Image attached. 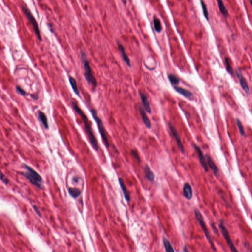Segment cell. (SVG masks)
<instances>
[{
	"label": "cell",
	"instance_id": "cell-34",
	"mask_svg": "<svg viewBox=\"0 0 252 252\" xmlns=\"http://www.w3.org/2000/svg\"><path fill=\"white\" fill-rule=\"evenodd\" d=\"M122 1L124 4H127V0H122Z\"/></svg>",
	"mask_w": 252,
	"mask_h": 252
},
{
	"label": "cell",
	"instance_id": "cell-7",
	"mask_svg": "<svg viewBox=\"0 0 252 252\" xmlns=\"http://www.w3.org/2000/svg\"><path fill=\"white\" fill-rule=\"evenodd\" d=\"M219 228H220L222 234L225 241L228 244L231 251V252H238V250L236 249V247L234 245V243L232 242L231 238L230 237L228 231L227 230V228L225 225L224 222L222 220L220 221V223L219 224Z\"/></svg>",
	"mask_w": 252,
	"mask_h": 252
},
{
	"label": "cell",
	"instance_id": "cell-10",
	"mask_svg": "<svg viewBox=\"0 0 252 252\" xmlns=\"http://www.w3.org/2000/svg\"><path fill=\"white\" fill-rule=\"evenodd\" d=\"M236 74L238 78L239 81L241 85V87L243 89V90L245 92V93H246L248 95L250 94V89L249 86H248V83L247 82L246 80L245 79V78H244L243 75H242L241 72L240 71L239 69H237L236 70Z\"/></svg>",
	"mask_w": 252,
	"mask_h": 252
},
{
	"label": "cell",
	"instance_id": "cell-4",
	"mask_svg": "<svg viewBox=\"0 0 252 252\" xmlns=\"http://www.w3.org/2000/svg\"><path fill=\"white\" fill-rule=\"evenodd\" d=\"M91 113L92 117L94 119L95 121H96V123L97 124L98 130H99V132L100 134L101 138L103 141L104 145L106 148H109V140H108L107 135L106 134V130H105L104 126H103V124L101 119L98 117L97 112L96 110L92 109V110H91Z\"/></svg>",
	"mask_w": 252,
	"mask_h": 252
},
{
	"label": "cell",
	"instance_id": "cell-5",
	"mask_svg": "<svg viewBox=\"0 0 252 252\" xmlns=\"http://www.w3.org/2000/svg\"><path fill=\"white\" fill-rule=\"evenodd\" d=\"M194 213H195V216H196V218L197 220V221L199 222L200 227H202V230L204 231V234L205 235L206 237L207 238L209 243L210 244V245L211 246L212 249L214 251H216V249L215 248V247L214 246V243L213 242L212 239L210 235V232L209 231L208 228H207V226L206 225L205 222H204V219L203 218L202 215V213L200 211V210H198L197 209H196L194 210Z\"/></svg>",
	"mask_w": 252,
	"mask_h": 252
},
{
	"label": "cell",
	"instance_id": "cell-32",
	"mask_svg": "<svg viewBox=\"0 0 252 252\" xmlns=\"http://www.w3.org/2000/svg\"><path fill=\"white\" fill-rule=\"evenodd\" d=\"M34 209L35 211V212L37 213V214H38V215L40 216H41V214H40V212L38 210V208L37 207V206H34Z\"/></svg>",
	"mask_w": 252,
	"mask_h": 252
},
{
	"label": "cell",
	"instance_id": "cell-8",
	"mask_svg": "<svg viewBox=\"0 0 252 252\" xmlns=\"http://www.w3.org/2000/svg\"><path fill=\"white\" fill-rule=\"evenodd\" d=\"M168 125H169V128H170V130H171V132L173 136L174 137L179 150L182 153H184V147H183L182 143L180 137L179 136V134L178 133L177 130H176L175 128L171 123H169Z\"/></svg>",
	"mask_w": 252,
	"mask_h": 252
},
{
	"label": "cell",
	"instance_id": "cell-15",
	"mask_svg": "<svg viewBox=\"0 0 252 252\" xmlns=\"http://www.w3.org/2000/svg\"><path fill=\"white\" fill-rule=\"evenodd\" d=\"M139 110L140 113L142 117V120L143 121L144 123L146 126V127L148 129H150L151 128V124L149 119L148 118V116L147 115L146 113L145 112V110L142 108L141 106L139 107Z\"/></svg>",
	"mask_w": 252,
	"mask_h": 252
},
{
	"label": "cell",
	"instance_id": "cell-25",
	"mask_svg": "<svg viewBox=\"0 0 252 252\" xmlns=\"http://www.w3.org/2000/svg\"><path fill=\"white\" fill-rule=\"evenodd\" d=\"M168 79L172 84L173 85L178 84L180 81L179 78L173 74H171L168 75Z\"/></svg>",
	"mask_w": 252,
	"mask_h": 252
},
{
	"label": "cell",
	"instance_id": "cell-17",
	"mask_svg": "<svg viewBox=\"0 0 252 252\" xmlns=\"http://www.w3.org/2000/svg\"><path fill=\"white\" fill-rule=\"evenodd\" d=\"M119 184H120V186L121 187L123 193L124 194V197H125L126 200H127V202H130V194H129V193L128 191L127 190V188H126V187L125 185L123 179H122L121 178H119Z\"/></svg>",
	"mask_w": 252,
	"mask_h": 252
},
{
	"label": "cell",
	"instance_id": "cell-14",
	"mask_svg": "<svg viewBox=\"0 0 252 252\" xmlns=\"http://www.w3.org/2000/svg\"><path fill=\"white\" fill-rule=\"evenodd\" d=\"M140 95L144 109L147 112L150 113L151 112V109L150 106L149 102V101L148 100V98L146 95L144 94V93H142L141 92H140Z\"/></svg>",
	"mask_w": 252,
	"mask_h": 252
},
{
	"label": "cell",
	"instance_id": "cell-19",
	"mask_svg": "<svg viewBox=\"0 0 252 252\" xmlns=\"http://www.w3.org/2000/svg\"><path fill=\"white\" fill-rule=\"evenodd\" d=\"M218 4L219 9L222 14L224 16V17H228V11L225 7L222 0H217Z\"/></svg>",
	"mask_w": 252,
	"mask_h": 252
},
{
	"label": "cell",
	"instance_id": "cell-1",
	"mask_svg": "<svg viewBox=\"0 0 252 252\" xmlns=\"http://www.w3.org/2000/svg\"><path fill=\"white\" fill-rule=\"evenodd\" d=\"M72 105L73 108V109L81 118L83 124H84V126L85 131V132L87 135L89 142L91 144L92 146L94 148V149L95 151H98L99 145H98V143L97 140L96 139V137L93 133L91 126L90 124L89 123V121L87 117V116L86 115V114H85L84 112L80 109V107L78 106V104L75 102L72 101Z\"/></svg>",
	"mask_w": 252,
	"mask_h": 252
},
{
	"label": "cell",
	"instance_id": "cell-11",
	"mask_svg": "<svg viewBox=\"0 0 252 252\" xmlns=\"http://www.w3.org/2000/svg\"><path fill=\"white\" fill-rule=\"evenodd\" d=\"M117 44L123 59L129 67H131V61H130V59L129 58L128 56H127V54L126 53L125 50V47H124V46L120 42H119L118 41H117Z\"/></svg>",
	"mask_w": 252,
	"mask_h": 252
},
{
	"label": "cell",
	"instance_id": "cell-26",
	"mask_svg": "<svg viewBox=\"0 0 252 252\" xmlns=\"http://www.w3.org/2000/svg\"><path fill=\"white\" fill-rule=\"evenodd\" d=\"M200 3H201V5L202 8L203 13L204 16L207 20H209V13L207 10V6L203 0H200Z\"/></svg>",
	"mask_w": 252,
	"mask_h": 252
},
{
	"label": "cell",
	"instance_id": "cell-18",
	"mask_svg": "<svg viewBox=\"0 0 252 252\" xmlns=\"http://www.w3.org/2000/svg\"><path fill=\"white\" fill-rule=\"evenodd\" d=\"M174 88L176 91L178 93L182 95H183L188 99H191L193 97V94L190 91H189L187 90L183 89L182 88L179 87H177V86H175L174 87Z\"/></svg>",
	"mask_w": 252,
	"mask_h": 252
},
{
	"label": "cell",
	"instance_id": "cell-3",
	"mask_svg": "<svg viewBox=\"0 0 252 252\" xmlns=\"http://www.w3.org/2000/svg\"><path fill=\"white\" fill-rule=\"evenodd\" d=\"M25 171L24 175L32 184L37 187L42 189L43 188L42 178L36 171L26 164H23Z\"/></svg>",
	"mask_w": 252,
	"mask_h": 252
},
{
	"label": "cell",
	"instance_id": "cell-21",
	"mask_svg": "<svg viewBox=\"0 0 252 252\" xmlns=\"http://www.w3.org/2000/svg\"><path fill=\"white\" fill-rule=\"evenodd\" d=\"M69 81L72 89L73 92H74V93L76 95L79 96V91L78 90V84H77V82H76L75 79V78H73V77H72V76H69Z\"/></svg>",
	"mask_w": 252,
	"mask_h": 252
},
{
	"label": "cell",
	"instance_id": "cell-13",
	"mask_svg": "<svg viewBox=\"0 0 252 252\" xmlns=\"http://www.w3.org/2000/svg\"><path fill=\"white\" fill-rule=\"evenodd\" d=\"M183 195L186 199L190 200L193 197V190L192 187L189 183H186L183 187Z\"/></svg>",
	"mask_w": 252,
	"mask_h": 252
},
{
	"label": "cell",
	"instance_id": "cell-24",
	"mask_svg": "<svg viewBox=\"0 0 252 252\" xmlns=\"http://www.w3.org/2000/svg\"><path fill=\"white\" fill-rule=\"evenodd\" d=\"M154 26V28L157 32L160 33L162 31V25H161V21L156 17H154L153 20Z\"/></svg>",
	"mask_w": 252,
	"mask_h": 252
},
{
	"label": "cell",
	"instance_id": "cell-9",
	"mask_svg": "<svg viewBox=\"0 0 252 252\" xmlns=\"http://www.w3.org/2000/svg\"><path fill=\"white\" fill-rule=\"evenodd\" d=\"M194 149L196 150V152H197V154H198L199 160L200 162V164L202 165L203 168H204V171H205L206 172L208 171L209 168L208 166H207V162L206 161L205 158L202 150L200 149V148L197 145H195V144H194Z\"/></svg>",
	"mask_w": 252,
	"mask_h": 252
},
{
	"label": "cell",
	"instance_id": "cell-33",
	"mask_svg": "<svg viewBox=\"0 0 252 252\" xmlns=\"http://www.w3.org/2000/svg\"><path fill=\"white\" fill-rule=\"evenodd\" d=\"M183 251H184V252H188V250L187 249V248L186 246H185L184 248V250H183Z\"/></svg>",
	"mask_w": 252,
	"mask_h": 252
},
{
	"label": "cell",
	"instance_id": "cell-2",
	"mask_svg": "<svg viewBox=\"0 0 252 252\" xmlns=\"http://www.w3.org/2000/svg\"><path fill=\"white\" fill-rule=\"evenodd\" d=\"M81 56L84 69L85 78L88 84L91 86L95 90L97 87V81L92 73L90 63L88 60L87 59L86 55L84 52H81Z\"/></svg>",
	"mask_w": 252,
	"mask_h": 252
},
{
	"label": "cell",
	"instance_id": "cell-22",
	"mask_svg": "<svg viewBox=\"0 0 252 252\" xmlns=\"http://www.w3.org/2000/svg\"><path fill=\"white\" fill-rule=\"evenodd\" d=\"M163 244L164 247H165V250L166 252H174V250L173 249V246H172L171 244L168 240L166 238H163Z\"/></svg>",
	"mask_w": 252,
	"mask_h": 252
},
{
	"label": "cell",
	"instance_id": "cell-35",
	"mask_svg": "<svg viewBox=\"0 0 252 252\" xmlns=\"http://www.w3.org/2000/svg\"><path fill=\"white\" fill-rule=\"evenodd\" d=\"M250 4H252V0H250Z\"/></svg>",
	"mask_w": 252,
	"mask_h": 252
},
{
	"label": "cell",
	"instance_id": "cell-30",
	"mask_svg": "<svg viewBox=\"0 0 252 252\" xmlns=\"http://www.w3.org/2000/svg\"><path fill=\"white\" fill-rule=\"evenodd\" d=\"M0 179L6 184H7L9 183V180L7 178L4 176V175L3 174V173L1 170H0Z\"/></svg>",
	"mask_w": 252,
	"mask_h": 252
},
{
	"label": "cell",
	"instance_id": "cell-27",
	"mask_svg": "<svg viewBox=\"0 0 252 252\" xmlns=\"http://www.w3.org/2000/svg\"><path fill=\"white\" fill-rule=\"evenodd\" d=\"M225 63L226 65V69L228 72L231 75H234V71L230 63V60L228 58H225Z\"/></svg>",
	"mask_w": 252,
	"mask_h": 252
},
{
	"label": "cell",
	"instance_id": "cell-31",
	"mask_svg": "<svg viewBox=\"0 0 252 252\" xmlns=\"http://www.w3.org/2000/svg\"><path fill=\"white\" fill-rule=\"evenodd\" d=\"M16 89L17 93H19V94L21 95L22 96H25L26 95V92L23 89H22L19 86H16Z\"/></svg>",
	"mask_w": 252,
	"mask_h": 252
},
{
	"label": "cell",
	"instance_id": "cell-20",
	"mask_svg": "<svg viewBox=\"0 0 252 252\" xmlns=\"http://www.w3.org/2000/svg\"><path fill=\"white\" fill-rule=\"evenodd\" d=\"M38 114L39 119L44 126V127L46 129H48V128H49V125H48V120H47V116L41 111H39Z\"/></svg>",
	"mask_w": 252,
	"mask_h": 252
},
{
	"label": "cell",
	"instance_id": "cell-16",
	"mask_svg": "<svg viewBox=\"0 0 252 252\" xmlns=\"http://www.w3.org/2000/svg\"><path fill=\"white\" fill-rule=\"evenodd\" d=\"M144 174H145V177L148 181L151 182H153L154 181L155 175L148 165H146L145 166Z\"/></svg>",
	"mask_w": 252,
	"mask_h": 252
},
{
	"label": "cell",
	"instance_id": "cell-28",
	"mask_svg": "<svg viewBox=\"0 0 252 252\" xmlns=\"http://www.w3.org/2000/svg\"><path fill=\"white\" fill-rule=\"evenodd\" d=\"M236 122L237 125L238 126V129L239 130L240 133L241 134L242 136H244L245 135V132L241 121L239 119L236 118Z\"/></svg>",
	"mask_w": 252,
	"mask_h": 252
},
{
	"label": "cell",
	"instance_id": "cell-6",
	"mask_svg": "<svg viewBox=\"0 0 252 252\" xmlns=\"http://www.w3.org/2000/svg\"><path fill=\"white\" fill-rule=\"evenodd\" d=\"M22 10L23 13H24V14L27 17V19H28L29 21H30V23L32 24L33 29H34V31L35 32V35H36L37 37H38V40L41 41V38L40 29H39L38 25V23H37V21L35 20V18H34V16H33L31 13L30 10H29L27 7H23Z\"/></svg>",
	"mask_w": 252,
	"mask_h": 252
},
{
	"label": "cell",
	"instance_id": "cell-23",
	"mask_svg": "<svg viewBox=\"0 0 252 252\" xmlns=\"http://www.w3.org/2000/svg\"><path fill=\"white\" fill-rule=\"evenodd\" d=\"M68 192L69 193V195L75 199L79 197L81 194V191L78 189L72 188H69V189H68Z\"/></svg>",
	"mask_w": 252,
	"mask_h": 252
},
{
	"label": "cell",
	"instance_id": "cell-12",
	"mask_svg": "<svg viewBox=\"0 0 252 252\" xmlns=\"http://www.w3.org/2000/svg\"><path fill=\"white\" fill-rule=\"evenodd\" d=\"M206 161H207L206 162L208 165L209 168L211 169L212 171L213 172V173L215 176H218L219 173V170L218 168L217 167V166L213 162V160L212 159V158H211V157L209 155L206 154Z\"/></svg>",
	"mask_w": 252,
	"mask_h": 252
},
{
	"label": "cell",
	"instance_id": "cell-29",
	"mask_svg": "<svg viewBox=\"0 0 252 252\" xmlns=\"http://www.w3.org/2000/svg\"><path fill=\"white\" fill-rule=\"evenodd\" d=\"M132 155L135 158V159L138 161L139 163L141 162V159L140 157V155L138 154V152L136 150H132L131 151Z\"/></svg>",
	"mask_w": 252,
	"mask_h": 252
}]
</instances>
